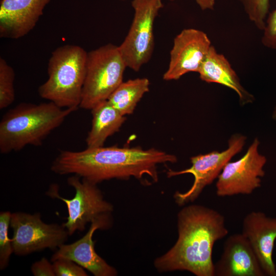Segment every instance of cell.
I'll return each instance as SVG.
<instances>
[{"instance_id": "cell-26", "label": "cell", "mask_w": 276, "mask_h": 276, "mask_svg": "<svg viewBox=\"0 0 276 276\" xmlns=\"http://www.w3.org/2000/svg\"><path fill=\"white\" fill-rule=\"evenodd\" d=\"M274 116L276 117V109H275V112H274Z\"/></svg>"}, {"instance_id": "cell-2", "label": "cell", "mask_w": 276, "mask_h": 276, "mask_svg": "<svg viewBox=\"0 0 276 276\" xmlns=\"http://www.w3.org/2000/svg\"><path fill=\"white\" fill-rule=\"evenodd\" d=\"M178 237L174 245L156 258L159 272L188 271L196 276H214L213 249L228 231L224 216L200 204L184 205L177 217Z\"/></svg>"}, {"instance_id": "cell-18", "label": "cell", "mask_w": 276, "mask_h": 276, "mask_svg": "<svg viewBox=\"0 0 276 276\" xmlns=\"http://www.w3.org/2000/svg\"><path fill=\"white\" fill-rule=\"evenodd\" d=\"M146 78L122 82L108 99V101L123 116L133 113L137 103L149 90Z\"/></svg>"}, {"instance_id": "cell-17", "label": "cell", "mask_w": 276, "mask_h": 276, "mask_svg": "<svg viewBox=\"0 0 276 276\" xmlns=\"http://www.w3.org/2000/svg\"><path fill=\"white\" fill-rule=\"evenodd\" d=\"M91 128L86 139L87 148L102 147L110 136L117 132L126 118L108 101H104L91 110Z\"/></svg>"}, {"instance_id": "cell-5", "label": "cell", "mask_w": 276, "mask_h": 276, "mask_svg": "<svg viewBox=\"0 0 276 276\" xmlns=\"http://www.w3.org/2000/svg\"><path fill=\"white\" fill-rule=\"evenodd\" d=\"M79 176L73 175L67 179V184L75 190L72 199L61 196L56 183L51 185L47 195L60 199L67 207L68 216L62 223L70 236L76 231L82 232L86 225L94 222L103 224L106 229L112 224L113 205L104 199L101 191L94 184Z\"/></svg>"}, {"instance_id": "cell-20", "label": "cell", "mask_w": 276, "mask_h": 276, "mask_svg": "<svg viewBox=\"0 0 276 276\" xmlns=\"http://www.w3.org/2000/svg\"><path fill=\"white\" fill-rule=\"evenodd\" d=\"M248 18L259 30L263 31L269 14L270 0H238Z\"/></svg>"}, {"instance_id": "cell-12", "label": "cell", "mask_w": 276, "mask_h": 276, "mask_svg": "<svg viewBox=\"0 0 276 276\" xmlns=\"http://www.w3.org/2000/svg\"><path fill=\"white\" fill-rule=\"evenodd\" d=\"M242 234L251 246L265 275L276 276L273 252L276 240V218L252 211L244 218Z\"/></svg>"}, {"instance_id": "cell-24", "label": "cell", "mask_w": 276, "mask_h": 276, "mask_svg": "<svg viewBox=\"0 0 276 276\" xmlns=\"http://www.w3.org/2000/svg\"><path fill=\"white\" fill-rule=\"evenodd\" d=\"M31 271L34 276H55L53 264L45 257L33 263Z\"/></svg>"}, {"instance_id": "cell-14", "label": "cell", "mask_w": 276, "mask_h": 276, "mask_svg": "<svg viewBox=\"0 0 276 276\" xmlns=\"http://www.w3.org/2000/svg\"><path fill=\"white\" fill-rule=\"evenodd\" d=\"M51 0H1L0 37L18 39L35 27Z\"/></svg>"}, {"instance_id": "cell-3", "label": "cell", "mask_w": 276, "mask_h": 276, "mask_svg": "<svg viewBox=\"0 0 276 276\" xmlns=\"http://www.w3.org/2000/svg\"><path fill=\"white\" fill-rule=\"evenodd\" d=\"M76 108L54 103H21L10 109L0 121V152L19 151L28 145L40 146Z\"/></svg>"}, {"instance_id": "cell-25", "label": "cell", "mask_w": 276, "mask_h": 276, "mask_svg": "<svg viewBox=\"0 0 276 276\" xmlns=\"http://www.w3.org/2000/svg\"><path fill=\"white\" fill-rule=\"evenodd\" d=\"M173 1L174 0H169ZM196 2L202 10H213L215 6V0H196Z\"/></svg>"}, {"instance_id": "cell-19", "label": "cell", "mask_w": 276, "mask_h": 276, "mask_svg": "<svg viewBox=\"0 0 276 276\" xmlns=\"http://www.w3.org/2000/svg\"><path fill=\"white\" fill-rule=\"evenodd\" d=\"M15 72L3 58H0V109H4L15 100Z\"/></svg>"}, {"instance_id": "cell-9", "label": "cell", "mask_w": 276, "mask_h": 276, "mask_svg": "<svg viewBox=\"0 0 276 276\" xmlns=\"http://www.w3.org/2000/svg\"><path fill=\"white\" fill-rule=\"evenodd\" d=\"M246 140L244 135L235 134L229 139L226 150L193 156L190 158L191 166L188 169L178 171L168 170V177L188 173L194 176V181L190 189L184 192L177 191L174 193L173 197L177 205L184 206L194 202L203 189L218 178L226 164L242 150Z\"/></svg>"}, {"instance_id": "cell-15", "label": "cell", "mask_w": 276, "mask_h": 276, "mask_svg": "<svg viewBox=\"0 0 276 276\" xmlns=\"http://www.w3.org/2000/svg\"><path fill=\"white\" fill-rule=\"evenodd\" d=\"M98 229L105 230V226L97 222L90 223L87 232L80 239L61 245L51 257V262L59 259H68L91 272L95 276H116L117 269L99 256L95 249L93 237Z\"/></svg>"}, {"instance_id": "cell-21", "label": "cell", "mask_w": 276, "mask_h": 276, "mask_svg": "<svg viewBox=\"0 0 276 276\" xmlns=\"http://www.w3.org/2000/svg\"><path fill=\"white\" fill-rule=\"evenodd\" d=\"M11 213L9 211L0 213V269H5L9 265L11 254L13 252L12 239L8 236Z\"/></svg>"}, {"instance_id": "cell-6", "label": "cell", "mask_w": 276, "mask_h": 276, "mask_svg": "<svg viewBox=\"0 0 276 276\" xmlns=\"http://www.w3.org/2000/svg\"><path fill=\"white\" fill-rule=\"evenodd\" d=\"M126 67L119 46L108 43L87 52L79 107L91 110L107 100L123 82Z\"/></svg>"}, {"instance_id": "cell-23", "label": "cell", "mask_w": 276, "mask_h": 276, "mask_svg": "<svg viewBox=\"0 0 276 276\" xmlns=\"http://www.w3.org/2000/svg\"><path fill=\"white\" fill-rule=\"evenodd\" d=\"M262 31L263 45L267 48L276 50V9L268 14Z\"/></svg>"}, {"instance_id": "cell-7", "label": "cell", "mask_w": 276, "mask_h": 276, "mask_svg": "<svg viewBox=\"0 0 276 276\" xmlns=\"http://www.w3.org/2000/svg\"><path fill=\"white\" fill-rule=\"evenodd\" d=\"M10 226L13 231V253L17 256L46 248L56 250L65 244L70 236L62 224H47L42 221L40 213H11Z\"/></svg>"}, {"instance_id": "cell-22", "label": "cell", "mask_w": 276, "mask_h": 276, "mask_svg": "<svg viewBox=\"0 0 276 276\" xmlns=\"http://www.w3.org/2000/svg\"><path fill=\"white\" fill-rule=\"evenodd\" d=\"M55 276H87L81 266L68 259L59 258L52 262Z\"/></svg>"}, {"instance_id": "cell-16", "label": "cell", "mask_w": 276, "mask_h": 276, "mask_svg": "<svg viewBox=\"0 0 276 276\" xmlns=\"http://www.w3.org/2000/svg\"><path fill=\"white\" fill-rule=\"evenodd\" d=\"M198 73L199 78L208 83H216L234 90L238 95L240 104L243 105L254 100L252 95L241 85L236 72L227 58L218 53L213 45L202 62Z\"/></svg>"}, {"instance_id": "cell-4", "label": "cell", "mask_w": 276, "mask_h": 276, "mask_svg": "<svg viewBox=\"0 0 276 276\" xmlns=\"http://www.w3.org/2000/svg\"><path fill=\"white\" fill-rule=\"evenodd\" d=\"M87 52L66 44L56 49L48 65V79L38 88L40 97L62 108L79 107L86 73Z\"/></svg>"}, {"instance_id": "cell-13", "label": "cell", "mask_w": 276, "mask_h": 276, "mask_svg": "<svg viewBox=\"0 0 276 276\" xmlns=\"http://www.w3.org/2000/svg\"><path fill=\"white\" fill-rule=\"evenodd\" d=\"M214 266L216 276L265 275L251 246L242 233L227 237Z\"/></svg>"}, {"instance_id": "cell-10", "label": "cell", "mask_w": 276, "mask_h": 276, "mask_svg": "<svg viewBox=\"0 0 276 276\" xmlns=\"http://www.w3.org/2000/svg\"><path fill=\"white\" fill-rule=\"evenodd\" d=\"M259 144L258 139H255L241 158L226 164L217 178L218 196L249 195L261 187L267 159L259 152Z\"/></svg>"}, {"instance_id": "cell-8", "label": "cell", "mask_w": 276, "mask_h": 276, "mask_svg": "<svg viewBox=\"0 0 276 276\" xmlns=\"http://www.w3.org/2000/svg\"><path fill=\"white\" fill-rule=\"evenodd\" d=\"M132 6L133 21L119 48L127 67L137 72L152 55L154 22L163 4L162 0H133Z\"/></svg>"}, {"instance_id": "cell-1", "label": "cell", "mask_w": 276, "mask_h": 276, "mask_svg": "<svg viewBox=\"0 0 276 276\" xmlns=\"http://www.w3.org/2000/svg\"><path fill=\"white\" fill-rule=\"evenodd\" d=\"M177 160L174 155L154 148L103 146L77 151L61 150L51 170L60 175H76L96 185L131 177L150 185L158 181V165L175 163Z\"/></svg>"}, {"instance_id": "cell-11", "label": "cell", "mask_w": 276, "mask_h": 276, "mask_svg": "<svg viewBox=\"0 0 276 276\" xmlns=\"http://www.w3.org/2000/svg\"><path fill=\"white\" fill-rule=\"evenodd\" d=\"M204 32L193 28L182 30L174 39L165 80H176L189 72L198 73L211 47Z\"/></svg>"}]
</instances>
